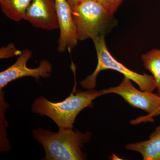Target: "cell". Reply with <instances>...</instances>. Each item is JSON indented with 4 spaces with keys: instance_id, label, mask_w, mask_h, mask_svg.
Returning a JSON list of instances; mask_svg holds the SVG:
<instances>
[{
    "instance_id": "1",
    "label": "cell",
    "mask_w": 160,
    "mask_h": 160,
    "mask_svg": "<svg viewBox=\"0 0 160 160\" xmlns=\"http://www.w3.org/2000/svg\"><path fill=\"white\" fill-rule=\"evenodd\" d=\"M103 95H105L103 90H77L58 102H52L46 98L40 96L35 100L32 110L35 113L51 118L59 129H72L78 114L85 108L92 107V101Z\"/></svg>"
},
{
    "instance_id": "2",
    "label": "cell",
    "mask_w": 160,
    "mask_h": 160,
    "mask_svg": "<svg viewBox=\"0 0 160 160\" xmlns=\"http://www.w3.org/2000/svg\"><path fill=\"white\" fill-rule=\"evenodd\" d=\"M32 135L43 146L45 160H85L84 145L89 142L92 133H82L72 129H59L57 132L39 128L32 131Z\"/></svg>"
},
{
    "instance_id": "3",
    "label": "cell",
    "mask_w": 160,
    "mask_h": 160,
    "mask_svg": "<svg viewBox=\"0 0 160 160\" xmlns=\"http://www.w3.org/2000/svg\"><path fill=\"white\" fill-rule=\"evenodd\" d=\"M72 16L78 41L105 36L116 24L113 14L95 0L82 1L72 10Z\"/></svg>"
},
{
    "instance_id": "4",
    "label": "cell",
    "mask_w": 160,
    "mask_h": 160,
    "mask_svg": "<svg viewBox=\"0 0 160 160\" xmlns=\"http://www.w3.org/2000/svg\"><path fill=\"white\" fill-rule=\"evenodd\" d=\"M92 40L97 54L98 64L94 71L80 82V85L83 88L94 89L96 86L97 78L100 72L111 69L122 73L124 77L134 82L140 90L153 92L157 89L155 81L152 75L135 72L118 62L112 56L106 46L105 36L97 37Z\"/></svg>"
},
{
    "instance_id": "5",
    "label": "cell",
    "mask_w": 160,
    "mask_h": 160,
    "mask_svg": "<svg viewBox=\"0 0 160 160\" xmlns=\"http://www.w3.org/2000/svg\"><path fill=\"white\" fill-rule=\"evenodd\" d=\"M104 94L114 93L118 95L130 106L144 110L148 113L146 117L136 120L140 122H153V118L160 115V94L151 92L138 90L132 85L131 80L123 78L118 86L103 89Z\"/></svg>"
},
{
    "instance_id": "6",
    "label": "cell",
    "mask_w": 160,
    "mask_h": 160,
    "mask_svg": "<svg viewBox=\"0 0 160 160\" xmlns=\"http://www.w3.org/2000/svg\"><path fill=\"white\" fill-rule=\"evenodd\" d=\"M32 56V52L31 50L28 49H24L13 65L0 72V90H2L12 81L20 78L31 77L38 81L41 78L50 77L52 66L47 60H42L39 66L34 69L27 67V63Z\"/></svg>"
},
{
    "instance_id": "7",
    "label": "cell",
    "mask_w": 160,
    "mask_h": 160,
    "mask_svg": "<svg viewBox=\"0 0 160 160\" xmlns=\"http://www.w3.org/2000/svg\"><path fill=\"white\" fill-rule=\"evenodd\" d=\"M60 36L57 50L59 52H71L77 45L78 39L72 9L67 0H55Z\"/></svg>"
},
{
    "instance_id": "8",
    "label": "cell",
    "mask_w": 160,
    "mask_h": 160,
    "mask_svg": "<svg viewBox=\"0 0 160 160\" xmlns=\"http://www.w3.org/2000/svg\"><path fill=\"white\" fill-rule=\"evenodd\" d=\"M23 20L43 30L58 29L55 0H32Z\"/></svg>"
},
{
    "instance_id": "9",
    "label": "cell",
    "mask_w": 160,
    "mask_h": 160,
    "mask_svg": "<svg viewBox=\"0 0 160 160\" xmlns=\"http://www.w3.org/2000/svg\"><path fill=\"white\" fill-rule=\"evenodd\" d=\"M126 149L139 152L144 160H160V126L150 135L149 139L127 144Z\"/></svg>"
},
{
    "instance_id": "10",
    "label": "cell",
    "mask_w": 160,
    "mask_h": 160,
    "mask_svg": "<svg viewBox=\"0 0 160 160\" xmlns=\"http://www.w3.org/2000/svg\"><path fill=\"white\" fill-rule=\"evenodd\" d=\"M32 0H0V6L3 13L14 22L23 20Z\"/></svg>"
},
{
    "instance_id": "11",
    "label": "cell",
    "mask_w": 160,
    "mask_h": 160,
    "mask_svg": "<svg viewBox=\"0 0 160 160\" xmlns=\"http://www.w3.org/2000/svg\"><path fill=\"white\" fill-rule=\"evenodd\" d=\"M144 67L154 78L158 93L160 94V50L153 49L141 57Z\"/></svg>"
},
{
    "instance_id": "12",
    "label": "cell",
    "mask_w": 160,
    "mask_h": 160,
    "mask_svg": "<svg viewBox=\"0 0 160 160\" xmlns=\"http://www.w3.org/2000/svg\"><path fill=\"white\" fill-rule=\"evenodd\" d=\"M22 52L16 48L14 44L12 43L8 46H3L0 49V58H9L16 56H20L22 54Z\"/></svg>"
},
{
    "instance_id": "13",
    "label": "cell",
    "mask_w": 160,
    "mask_h": 160,
    "mask_svg": "<svg viewBox=\"0 0 160 160\" xmlns=\"http://www.w3.org/2000/svg\"><path fill=\"white\" fill-rule=\"evenodd\" d=\"M83 1L85 0H82V2ZM95 1H97L102 4L110 13L112 14H114V12L113 10L112 0H95Z\"/></svg>"
},
{
    "instance_id": "14",
    "label": "cell",
    "mask_w": 160,
    "mask_h": 160,
    "mask_svg": "<svg viewBox=\"0 0 160 160\" xmlns=\"http://www.w3.org/2000/svg\"><path fill=\"white\" fill-rule=\"evenodd\" d=\"M72 10H74L82 2V0H67Z\"/></svg>"
},
{
    "instance_id": "15",
    "label": "cell",
    "mask_w": 160,
    "mask_h": 160,
    "mask_svg": "<svg viewBox=\"0 0 160 160\" xmlns=\"http://www.w3.org/2000/svg\"><path fill=\"white\" fill-rule=\"evenodd\" d=\"M123 1V0H112L114 12H115L117 10L118 8H119L120 5L122 4Z\"/></svg>"
},
{
    "instance_id": "16",
    "label": "cell",
    "mask_w": 160,
    "mask_h": 160,
    "mask_svg": "<svg viewBox=\"0 0 160 160\" xmlns=\"http://www.w3.org/2000/svg\"><path fill=\"white\" fill-rule=\"evenodd\" d=\"M110 159L112 160H119L120 159L117 156L114 154H112L111 157H110Z\"/></svg>"
},
{
    "instance_id": "17",
    "label": "cell",
    "mask_w": 160,
    "mask_h": 160,
    "mask_svg": "<svg viewBox=\"0 0 160 160\" xmlns=\"http://www.w3.org/2000/svg\"></svg>"
}]
</instances>
